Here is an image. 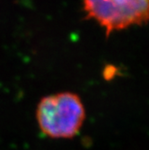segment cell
<instances>
[{"label":"cell","mask_w":149,"mask_h":150,"mask_svg":"<svg viewBox=\"0 0 149 150\" xmlns=\"http://www.w3.org/2000/svg\"><path fill=\"white\" fill-rule=\"evenodd\" d=\"M87 18L110 35L114 31L149 22V0H83Z\"/></svg>","instance_id":"cell-2"},{"label":"cell","mask_w":149,"mask_h":150,"mask_svg":"<svg viewBox=\"0 0 149 150\" xmlns=\"http://www.w3.org/2000/svg\"><path fill=\"white\" fill-rule=\"evenodd\" d=\"M85 119L84 104L77 94L58 93L43 97L36 110V120L42 132L51 139H71Z\"/></svg>","instance_id":"cell-1"}]
</instances>
